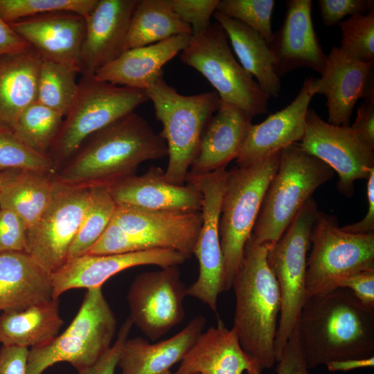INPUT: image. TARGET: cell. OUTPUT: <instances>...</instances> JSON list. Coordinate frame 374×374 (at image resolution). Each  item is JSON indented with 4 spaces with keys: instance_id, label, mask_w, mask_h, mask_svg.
Returning a JSON list of instances; mask_svg holds the SVG:
<instances>
[{
    "instance_id": "38",
    "label": "cell",
    "mask_w": 374,
    "mask_h": 374,
    "mask_svg": "<svg viewBox=\"0 0 374 374\" xmlns=\"http://www.w3.org/2000/svg\"><path fill=\"white\" fill-rule=\"evenodd\" d=\"M341 31L343 52L352 59L374 62V10L355 14L338 24Z\"/></svg>"
},
{
    "instance_id": "43",
    "label": "cell",
    "mask_w": 374,
    "mask_h": 374,
    "mask_svg": "<svg viewBox=\"0 0 374 374\" xmlns=\"http://www.w3.org/2000/svg\"><path fill=\"white\" fill-rule=\"evenodd\" d=\"M318 5L321 20L327 27L338 24L347 15L374 10L373 0H319Z\"/></svg>"
},
{
    "instance_id": "53",
    "label": "cell",
    "mask_w": 374,
    "mask_h": 374,
    "mask_svg": "<svg viewBox=\"0 0 374 374\" xmlns=\"http://www.w3.org/2000/svg\"><path fill=\"white\" fill-rule=\"evenodd\" d=\"M162 374H172L170 371H168Z\"/></svg>"
},
{
    "instance_id": "55",
    "label": "cell",
    "mask_w": 374,
    "mask_h": 374,
    "mask_svg": "<svg viewBox=\"0 0 374 374\" xmlns=\"http://www.w3.org/2000/svg\"><path fill=\"white\" fill-rule=\"evenodd\" d=\"M1 342V341H0Z\"/></svg>"
},
{
    "instance_id": "48",
    "label": "cell",
    "mask_w": 374,
    "mask_h": 374,
    "mask_svg": "<svg viewBox=\"0 0 374 374\" xmlns=\"http://www.w3.org/2000/svg\"><path fill=\"white\" fill-rule=\"evenodd\" d=\"M350 127L374 150V100H364L358 107L355 121Z\"/></svg>"
},
{
    "instance_id": "44",
    "label": "cell",
    "mask_w": 374,
    "mask_h": 374,
    "mask_svg": "<svg viewBox=\"0 0 374 374\" xmlns=\"http://www.w3.org/2000/svg\"><path fill=\"white\" fill-rule=\"evenodd\" d=\"M132 326V323L127 318L121 326L114 345L96 362L83 370L77 371L75 374H114L122 346L127 339Z\"/></svg>"
},
{
    "instance_id": "20",
    "label": "cell",
    "mask_w": 374,
    "mask_h": 374,
    "mask_svg": "<svg viewBox=\"0 0 374 374\" xmlns=\"http://www.w3.org/2000/svg\"><path fill=\"white\" fill-rule=\"evenodd\" d=\"M312 4L311 0L287 1L283 24L268 44L279 78L299 67L319 73L324 69L327 55L314 29Z\"/></svg>"
},
{
    "instance_id": "35",
    "label": "cell",
    "mask_w": 374,
    "mask_h": 374,
    "mask_svg": "<svg viewBox=\"0 0 374 374\" xmlns=\"http://www.w3.org/2000/svg\"><path fill=\"white\" fill-rule=\"evenodd\" d=\"M116 206L106 185L90 186L87 209L69 248L66 260L89 253L109 225Z\"/></svg>"
},
{
    "instance_id": "25",
    "label": "cell",
    "mask_w": 374,
    "mask_h": 374,
    "mask_svg": "<svg viewBox=\"0 0 374 374\" xmlns=\"http://www.w3.org/2000/svg\"><path fill=\"white\" fill-rule=\"evenodd\" d=\"M252 118L241 108L222 101L203 133L188 174L204 175L226 168L238 156Z\"/></svg>"
},
{
    "instance_id": "51",
    "label": "cell",
    "mask_w": 374,
    "mask_h": 374,
    "mask_svg": "<svg viewBox=\"0 0 374 374\" xmlns=\"http://www.w3.org/2000/svg\"><path fill=\"white\" fill-rule=\"evenodd\" d=\"M331 372H347L352 370L374 366V356L361 359H346L330 362L326 364Z\"/></svg>"
},
{
    "instance_id": "41",
    "label": "cell",
    "mask_w": 374,
    "mask_h": 374,
    "mask_svg": "<svg viewBox=\"0 0 374 374\" xmlns=\"http://www.w3.org/2000/svg\"><path fill=\"white\" fill-rule=\"evenodd\" d=\"M220 0H169L173 11L190 26L191 35L204 32L211 24Z\"/></svg>"
},
{
    "instance_id": "29",
    "label": "cell",
    "mask_w": 374,
    "mask_h": 374,
    "mask_svg": "<svg viewBox=\"0 0 374 374\" xmlns=\"http://www.w3.org/2000/svg\"><path fill=\"white\" fill-rule=\"evenodd\" d=\"M42 60L31 47L0 57V129L12 132L21 112L36 101Z\"/></svg>"
},
{
    "instance_id": "30",
    "label": "cell",
    "mask_w": 374,
    "mask_h": 374,
    "mask_svg": "<svg viewBox=\"0 0 374 374\" xmlns=\"http://www.w3.org/2000/svg\"><path fill=\"white\" fill-rule=\"evenodd\" d=\"M213 17L224 30L242 68L256 78L269 98H277L280 80L274 70V56L265 39L243 23L217 11Z\"/></svg>"
},
{
    "instance_id": "6",
    "label": "cell",
    "mask_w": 374,
    "mask_h": 374,
    "mask_svg": "<svg viewBox=\"0 0 374 374\" xmlns=\"http://www.w3.org/2000/svg\"><path fill=\"white\" fill-rule=\"evenodd\" d=\"M334 176L324 162L299 144L280 152L278 169L265 191L251 238L273 246L313 193Z\"/></svg>"
},
{
    "instance_id": "12",
    "label": "cell",
    "mask_w": 374,
    "mask_h": 374,
    "mask_svg": "<svg viewBox=\"0 0 374 374\" xmlns=\"http://www.w3.org/2000/svg\"><path fill=\"white\" fill-rule=\"evenodd\" d=\"M307 258L306 301L336 288L341 278L374 269V234L344 231L337 219L319 211Z\"/></svg>"
},
{
    "instance_id": "28",
    "label": "cell",
    "mask_w": 374,
    "mask_h": 374,
    "mask_svg": "<svg viewBox=\"0 0 374 374\" xmlns=\"http://www.w3.org/2000/svg\"><path fill=\"white\" fill-rule=\"evenodd\" d=\"M51 299V274L27 253H0V312L21 310Z\"/></svg>"
},
{
    "instance_id": "3",
    "label": "cell",
    "mask_w": 374,
    "mask_h": 374,
    "mask_svg": "<svg viewBox=\"0 0 374 374\" xmlns=\"http://www.w3.org/2000/svg\"><path fill=\"white\" fill-rule=\"evenodd\" d=\"M269 248L251 237L232 283L235 296L233 328L243 350L262 370L276 362L275 339L281 305L278 285L267 261Z\"/></svg>"
},
{
    "instance_id": "14",
    "label": "cell",
    "mask_w": 374,
    "mask_h": 374,
    "mask_svg": "<svg viewBox=\"0 0 374 374\" xmlns=\"http://www.w3.org/2000/svg\"><path fill=\"white\" fill-rule=\"evenodd\" d=\"M228 170L221 168L204 175L186 176L188 184L202 195V226L193 254L199 263L197 279L186 288V295L217 312L218 296L224 291V261L220 246L219 221Z\"/></svg>"
},
{
    "instance_id": "2",
    "label": "cell",
    "mask_w": 374,
    "mask_h": 374,
    "mask_svg": "<svg viewBox=\"0 0 374 374\" xmlns=\"http://www.w3.org/2000/svg\"><path fill=\"white\" fill-rule=\"evenodd\" d=\"M167 156L161 133L134 112L91 135L53 178L74 186H107L135 175L141 163Z\"/></svg>"
},
{
    "instance_id": "49",
    "label": "cell",
    "mask_w": 374,
    "mask_h": 374,
    "mask_svg": "<svg viewBox=\"0 0 374 374\" xmlns=\"http://www.w3.org/2000/svg\"><path fill=\"white\" fill-rule=\"evenodd\" d=\"M368 211L365 216L355 223L341 226V229L351 233L374 234V169L367 178Z\"/></svg>"
},
{
    "instance_id": "7",
    "label": "cell",
    "mask_w": 374,
    "mask_h": 374,
    "mask_svg": "<svg viewBox=\"0 0 374 374\" xmlns=\"http://www.w3.org/2000/svg\"><path fill=\"white\" fill-rule=\"evenodd\" d=\"M280 152L251 166H235L228 170L219 221L224 292L232 288L265 191L278 169Z\"/></svg>"
},
{
    "instance_id": "36",
    "label": "cell",
    "mask_w": 374,
    "mask_h": 374,
    "mask_svg": "<svg viewBox=\"0 0 374 374\" xmlns=\"http://www.w3.org/2000/svg\"><path fill=\"white\" fill-rule=\"evenodd\" d=\"M63 118L59 112L35 101L21 112L12 133L33 151L48 156Z\"/></svg>"
},
{
    "instance_id": "23",
    "label": "cell",
    "mask_w": 374,
    "mask_h": 374,
    "mask_svg": "<svg viewBox=\"0 0 374 374\" xmlns=\"http://www.w3.org/2000/svg\"><path fill=\"white\" fill-rule=\"evenodd\" d=\"M116 205L152 211H200L201 193L193 186L170 183L159 167L133 175L107 186Z\"/></svg>"
},
{
    "instance_id": "40",
    "label": "cell",
    "mask_w": 374,
    "mask_h": 374,
    "mask_svg": "<svg viewBox=\"0 0 374 374\" xmlns=\"http://www.w3.org/2000/svg\"><path fill=\"white\" fill-rule=\"evenodd\" d=\"M274 5V0H220L216 11L257 31L269 44Z\"/></svg>"
},
{
    "instance_id": "52",
    "label": "cell",
    "mask_w": 374,
    "mask_h": 374,
    "mask_svg": "<svg viewBox=\"0 0 374 374\" xmlns=\"http://www.w3.org/2000/svg\"><path fill=\"white\" fill-rule=\"evenodd\" d=\"M21 170L15 169L6 170L0 172V191L3 187L15 177Z\"/></svg>"
},
{
    "instance_id": "37",
    "label": "cell",
    "mask_w": 374,
    "mask_h": 374,
    "mask_svg": "<svg viewBox=\"0 0 374 374\" xmlns=\"http://www.w3.org/2000/svg\"><path fill=\"white\" fill-rule=\"evenodd\" d=\"M97 0H0V17L10 24L40 15L75 12L85 17Z\"/></svg>"
},
{
    "instance_id": "18",
    "label": "cell",
    "mask_w": 374,
    "mask_h": 374,
    "mask_svg": "<svg viewBox=\"0 0 374 374\" xmlns=\"http://www.w3.org/2000/svg\"><path fill=\"white\" fill-rule=\"evenodd\" d=\"M321 77L312 80L315 94L326 98L328 123L349 126L354 107L360 98L374 100L373 63L350 58L334 46L327 55Z\"/></svg>"
},
{
    "instance_id": "24",
    "label": "cell",
    "mask_w": 374,
    "mask_h": 374,
    "mask_svg": "<svg viewBox=\"0 0 374 374\" xmlns=\"http://www.w3.org/2000/svg\"><path fill=\"white\" fill-rule=\"evenodd\" d=\"M258 363L242 348L232 328L218 321L202 332L188 350L175 374H261Z\"/></svg>"
},
{
    "instance_id": "5",
    "label": "cell",
    "mask_w": 374,
    "mask_h": 374,
    "mask_svg": "<svg viewBox=\"0 0 374 374\" xmlns=\"http://www.w3.org/2000/svg\"><path fill=\"white\" fill-rule=\"evenodd\" d=\"M145 92L156 118L162 123L161 134L167 144L168 162L164 177L171 184L183 186L203 133L222 100L216 91L181 94L165 81L163 75Z\"/></svg>"
},
{
    "instance_id": "11",
    "label": "cell",
    "mask_w": 374,
    "mask_h": 374,
    "mask_svg": "<svg viewBox=\"0 0 374 374\" xmlns=\"http://www.w3.org/2000/svg\"><path fill=\"white\" fill-rule=\"evenodd\" d=\"M180 60L205 77L222 101L241 108L252 117L267 112L269 96L235 59L227 35L217 22L211 23L202 33L191 35Z\"/></svg>"
},
{
    "instance_id": "50",
    "label": "cell",
    "mask_w": 374,
    "mask_h": 374,
    "mask_svg": "<svg viewBox=\"0 0 374 374\" xmlns=\"http://www.w3.org/2000/svg\"><path fill=\"white\" fill-rule=\"evenodd\" d=\"M30 48V45L0 17V57L21 53Z\"/></svg>"
},
{
    "instance_id": "46",
    "label": "cell",
    "mask_w": 374,
    "mask_h": 374,
    "mask_svg": "<svg viewBox=\"0 0 374 374\" xmlns=\"http://www.w3.org/2000/svg\"><path fill=\"white\" fill-rule=\"evenodd\" d=\"M277 363L276 374H310L295 330Z\"/></svg>"
},
{
    "instance_id": "19",
    "label": "cell",
    "mask_w": 374,
    "mask_h": 374,
    "mask_svg": "<svg viewBox=\"0 0 374 374\" xmlns=\"http://www.w3.org/2000/svg\"><path fill=\"white\" fill-rule=\"evenodd\" d=\"M138 0H97L85 18L80 73L91 77L125 51L130 21Z\"/></svg>"
},
{
    "instance_id": "16",
    "label": "cell",
    "mask_w": 374,
    "mask_h": 374,
    "mask_svg": "<svg viewBox=\"0 0 374 374\" xmlns=\"http://www.w3.org/2000/svg\"><path fill=\"white\" fill-rule=\"evenodd\" d=\"M186 288L177 266L136 275L127 294L128 318L150 340L156 341L183 321Z\"/></svg>"
},
{
    "instance_id": "27",
    "label": "cell",
    "mask_w": 374,
    "mask_h": 374,
    "mask_svg": "<svg viewBox=\"0 0 374 374\" xmlns=\"http://www.w3.org/2000/svg\"><path fill=\"white\" fill-rule=\"evenodd\" d=\"M206 319L198 315L177 334L150 344L137 337L124 342L118 366L121 374H162L180 362L202 332Z\"/></svg>"
},
{
    "instance_id": "21",
    "label": "cell",
    "mask_w": 374,
    "mask_h": 374,
    "mask_svg": "<svg viewBox=\"0 0 374 374\" xmlns=\"http://www.w3.org/2000/svg\"><path fill=\"white\" fill-rule=\"evenodd\" d=\"M9 24L42 60L66 65L80 73L86 27L84 16L70 12H51Z\"/></svg>"
},
{
    "instance_id": "47",
    "label": "cell",
    "mask_w": 374,
    "mask_h": 374,
    "mask_svg": "<svg viewBox=\"0 0 374 374\" xmlns=\"http://www.w3.org/2000/svg\"><path fill=\"white\" fill-rule=\"evenodd\" d=\"M29 349L4 346L0 349V374H26Z\"/></svg>"
},
{
    "instance_id": "8",
    "label": "cell",
    "mask_w": 374,
    "mask_h": 374,
    "mask_svg": "<svg viewBox=\"0 0 374 374\" xmlns=\"http://www.w3.org/2000/svg\"><path fill=\"white\" fill-rule=\"evenodd\" d=\"M116 324L102 287L87 290L67 328L50 341L29 350L26 374H42L62 362L70 363L77 371L91 366L111 347Z\"/></svg>"
},
{
    "instance_id": "1",
    "label": "cell",
    "mask_w": 374,
    "mask_h": 374,
    "mask_svg": "<svg viewBox=\"0 0 374 374\" xmlns=\"http://www.w3.org/2000/svg\"><path fill=\"white\" fill-rule=\"evenodd\" d=\"M294 330L309 369L330 362L374 356V309L345 288L310 297Z\"/></svg>"
},
{
    "instance_id": "33",
    "label": "cell",
    "mask_w": 374,
    "mask_h": 374,
    "mask_svg": "<svg viewBox=\"0 0 374 374\" xmlns=\"http://www.w3.org/2000/svg\"><path fill=\"white\" fill-rule=\"evenodd\" d=\"M53 176L21 170L0 191V208L15 212L28 229L38 221L51 202L55 184Z\"/></svg>"
},
{
    "instance_id": "34",
    "label": "cell",
    "mask_w": 374,
    "mask_h": 374,
    "mask_svg": "<svg viewBox=\"0 0 374 374\" xmlns=\"http://www.w3.org/2000/svg\"><path fill=\"white\" fill-rule=\"evenodd\" d=\"M78 73L66 65L42 60L38 74L36 101L55 110L64 118L79 93Z\"/></svg>"
},
{
    "instance_id": "26",
    "label": "cell",
    "mask_w": 374,
    "mask_h": 374,
    "mask_svg": "<svg viewBox=\"0 0 374 374\" xmlns=\"http://www.w3.org/2000/svg\"><path fill=\"white\" fill-rule=\"evenodd\" d=\"M190 35H179L161 42L125 51L96 71L93 77L112 84L145 91L160 75L163 66L189 44Z\"/></svg>"
},
{
    "instance_id": "15",
    "label": "cell",
    "mask_w": 374,
    "mask_h": 374,
    "mask_svg": "<svg viewBox=\"0 0 374 374\" xmlns=\"http://www.w3.org/2000/svg\"><path fill=\"white\" fill-rule=\"evenodd\" d=\"M299 145L337 173V190L347 197L353 196L355 182L367 179L374 169V150L350 126L328 123L310 109L307 112L305 134Z\"/></svg>"
},
{
    "instance_id": "42",
    "label": "cell",
    "mask_w": 374,
    "mask_h": 374,
    "mask_svg": "<svg viewBox=\"0 0 374 374\" xmlns=\"http://www.w3.org/2000/svg\"><path fill=\"white\" fill-rule=\"evenodd\" d=\"M27 231L21 217L10 210L0 208V253L26 252Z\"/></svg>"
},
{
    "instance_id": "39",
    "label": "cell",
    "mask_w": 374,
    "mask_h": 374,
    "mask_svg": "<svg viewBox=\"0 0 374 374\" xmlns=\"http://www.w3.org/2000/svg\"><path fill=\"white\" fill-rule=\"evenodd\" d=\"M15 169L55 175L57 167L46 155L39 154L22 143L11 132L0 129V172Z\"/></svg>"
},
{
    "instance_id": "13",
    "label": "cell",
    "mask_w": 374,
    "mask_h": 374,
    "mask_svg": "<svg viewBox=\"0 0 374 374\" xmlns=\"http://www.w3.org/2000/svg\"><path fill=\"white\" fill-rule=\"evenodd\" d=\"M90 187L55 181L51 202L38 221L27 231V253L51 274L67 258L89 202Z\"/></svg>"
},
{
    "instance_id": "31",
    "label": "cell",
    "mask_w": 374,
    "mask_h": 374,
    "mask_svg": "<svg viewBox=\"0 0 374 374\" xmlns=\"http://www.w3.org/2000/svg\"><path fill=\"white\" fill-rule=\"evenodd\" d=\"M59 298L0 314V341L4 346L31 348L46 344L59 335L64 324Z\"/></svg>"
},
{
    "instance_id": "32",
    "label": "cell",
    "mask_w": 374,
    "mask_h": 374,
    "mask_svg": "<svg viewBox=\"0 0 374 374\" xmlns=\"http://www.w3.org/2000/svg\"><path fill=\"white\" fill-rule=\"evenodd\" d=\"M179 35H191V28L173 11L169 0H138L129 26L125 51Z\"/></svg>"
},
{
    "instance_id": "17",
    "label": "cell",
    "mask_w": 374,
    "mask_h": 374,
    "mask_svg": "<svg viewBox=\"0 0 374 374\" xmlns=\"http://www.w3.org/2000/svg\"><path fill=\"white\" fill-rule=\"evenodd\" d=\"M186 258L179 252L165 249L115 253H87L66 260L51 274L53 298L78 288L102 287L109 278L127 269L141 265L161 268L178 266Z\"/></svg>"
},
{
    "instance_id": "9",
    "label": "cell",
    "mask_w": 374,
    "mask_h": 374,
    "mask_svg": "<svg viewBox=\"0 0 374 374\" xmlns=\"http://www.w3.org/2000/svg\"><path fill=\"white\" fill-rule=\"evenodd\" d=\"M78 97L48 152L59 170L93 134L149 100L144 90L82 77Z\"/></svg>"
},
{
    "instance_id": "22",
    "label": "cell",
    "mask_w": 374,
    "mask_h": 374,
    "mask_svg": "<svg viewBox=\"0 0 374 374\" xmlns=\"http://www.w3.org/2000/svg\"><path fill=\"white\" fill-rule=\"evenodd\" d=\"M313 78L305 80L294 100L285 108L270 114L258 124H252L241 150L235 159L236 166L247 167L301 141L305 131L309 105L314 93Z\"/></svg>"
},
{
    "instance_id": "10",
    "label": "cell",
    "mask_w": 374,
    "mask_h": 374,
    "mask_svg": "<svg viewBox=\"0 0 374 374\" xmlns=\"http://www.w3.org/2000/svg\"><path fill=\"white\" fill-rule=\"evenodd\" d=\"M319 210L308 199L276 244L269 248L267 261L276 279L280 312L275 339L276 362L294 332L306 302V269L310 235Z\"/></svg>"
},
{
    "instance_id": "4",
    "label": "cell",
    "mask_w": 374,
    "mask_h": 374,
    "mask_svg": "<svg viewBox=\"0 0 374 374\" xmlns=\"http://www.w3.org/2000/svg\"><path fill=\"white\" fill-rule=\"evenodd\" d=\"M201 211H152L116 205L91 254H115L153 249L193 254L202 226Z\"/></svg>"
},
{
    "instance_id": "45",
    "label": "cell",
    "mask_w": 374,
    "mask_h": 374,
    "mask_svg": "<svg viewBox=\"0 0 374 374\" xmlns=\"http://www.w3.org/2000/svg\"><path fill=\"white\" fill-rule=\"evenodd\" d=\"M335 287L348 290L364 305L374 309V269L344 277Z\"/></svg>"
},
{
    "instance_id": "54",
    "label": "cell",
    "mask_w": 374,
    "mask_h": 374,
    "mask_svg": "<svg viewBox=\"0 0 374 374\" xmlns=\"http://www.w3.org/2000/svg\"><path fill=\"white\" fill-rule=\"evenodd\" d=\"M190 374H197V373H190Z\"/></svg>"
}]
</instances>
